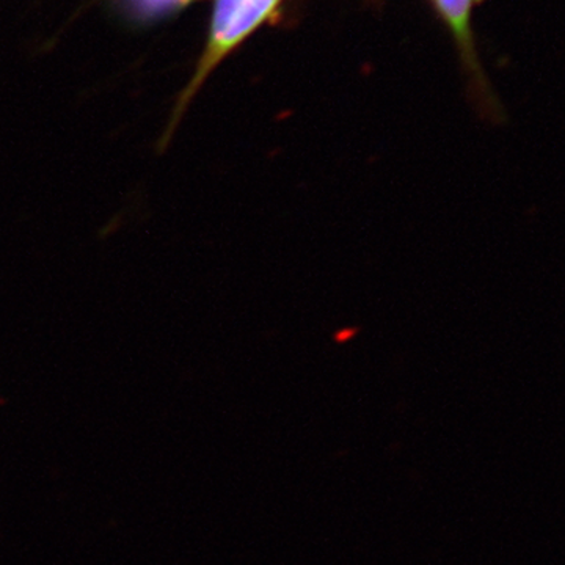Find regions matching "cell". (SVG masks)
<instances>
[{"label": "cell", "instance_id": "cell-1", "mask_svg": "<svg viewBox=\"0 0 565 565\" xmlns=\"http://www.w3.org/2000/svg\"><path fill=\"white\" fill-rule=\"evenodd\" d=\"M278 3L280 0H215L206 46L196 63L188 87L178 96L169 125L158 141L156 150L159 154L166 152L169 145L172 143L174 132H177L185 110L189 109L212 71L217 68L245 39H248L273 14Z\"/></svg>", "mask_w": 565, "mask_h": 565}, {"label": "cell", "instance_id": "cell-2", "mask_svg": "<svg viewBox=\"0 0 565 565\" xmlns=\"http://www.w3.org/2000/svg\"><path fill=\"white\" fill-rule=\"evenodd\" d=\"M111 10L136 28H148L177 17L196 0H106Z\"/></svg>", "mask_w": 565, "mask_h": 565}, {"label": "cell", "instance_id": "cell-3", "mask_svg": "<svg viewBox=\"0 0 565 565\" xmlns=\"http://www.w3.org/2000/svg\"><path fill=\"white\" fill-rule=\"evenodd\" d=\"M440 13L451 25L457 39L468 41V25H470V11L473 0H434Z\"/></svg>", "mask_w": 565, "mask_h": 565}]
</instances>
